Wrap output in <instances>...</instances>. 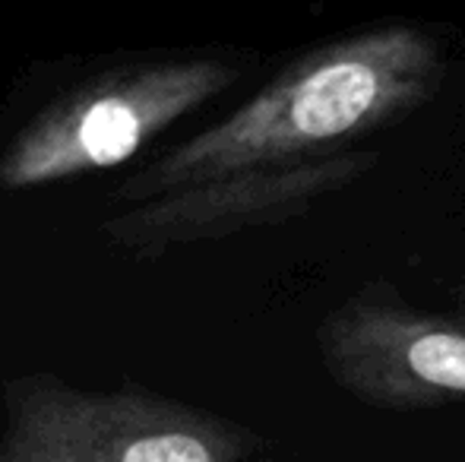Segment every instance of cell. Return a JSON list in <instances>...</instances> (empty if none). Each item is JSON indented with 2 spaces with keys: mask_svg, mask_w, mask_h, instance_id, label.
Wrapping results in <instances>:
<instances>
[{
  "mask_svg": "<svg viewBox=\"0 0 465 462\" xmlns=\"http://www.w3.org/2000/svg\"><path fill=\"white\" fill-rule=\"evenodd\" d=\"M443 48L415 23H386L332 38L294 57L270 86L203 133L168 149L114 187V200H146L187 184L351 149L437 99Z\"/></svg>",
  "mask_w": 465,
  "mask_h": 462,
  "instance_id": "6da1fadb",
  "label": "cell"
},
{
  "mask_svg": "<svg viewBox=\"0 0 465 462\" xmlns=\"http://www.w3.org/2000/svg\"><path fill=\"white\" fill-rule=\"evenodd\" d=\"M0 462H241L263 450L251 428L136 383L83 389L54 374L4 387Z\"/></svg>",
  "mask_w": 465,
  "mask_h": 462,
  "instance_id": "7a4b0ae2",
  "label": "cell"
},
{
  "mask_svg": "<svg viewBox=\"0 0 465 462\" xmlns=\"http://www.w3.org/2000/svg\"><path fill=\"white\" fill-rule=\"evenodd\" d=\"M323 368L342 393L383 412L465 402V314H440L373 282L317 329Z\"/></svg>",
  "mask_w": 465,
  "mask_h": 462,
  "instance_id": "277c9868",
  "label": "cell"
},
{
  "mask_svg": "<svg viewBox=\"0 0 465 462\" xmlns=\"http://www.w3.org/2000/svg\"><path fill=\"white\" fill-rule=\"evenodd\" d=\"M241 80L219 54H181L98 74L51 102L0 155L4 191H38L114 168Z\"/></svg>",
  "mask_w": 465,
  "mask_h": 462,
  "instance_id": "3957f363",
  "label": "cell"
},
{
  "mask_svg": "<svg viewBox=\"0 0 465 462\" xmlns=\"http://www.w3.org/2000/svg\"><path fill=\"white\" fill-rule=\"evenodd\" d=\"M380 165L371 149H339L304 162L260 165L134 200L104 222L111 244L134 257H162L174 247L219 241L307 216L323 197L345 191Z\"/></svg>",
  "mask_w": 465,
  "mask_h": 462,
  "instance_id": "5b68a950",
  "label": "cell"
}]
</instances>
